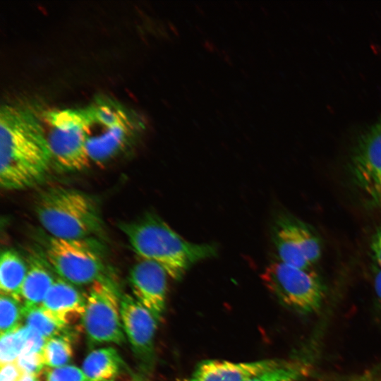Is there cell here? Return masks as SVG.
<instances>
[{
    "label": "cell",
    "instance_id": "1",
    "mask_svg": "<svg viewBox=\"0 0 381 381\" xmlns=\"http://www.w3.org/2000/svg\"><path fill=\"white\" fill-rule=\"evenodd\" d=\"M52 160L45 128L29 109L4 104L0 109V184L6 190L38 183Z\"/></svg>",
    "mask_w": 381,
    "mask_h": 381
},
{
    "label": "cell",
    "instance_id": "2",
    "mask_svg": "<svg viewBox=\"0 0 381 381\" xmlns=\"http://www.w3.org/2000/svg\"><path fill=\"white\" fill-rule=\"evenodd\" d=\"M119 227L141 259L157 263L174 280L181 279L196 262L217 254L214 244L188 241L153 214L123 222Z\"/></svg>",
    "mask_w": 381,
    "mask_h": 381
},
{
    "label": "cell",
    "instance_id": "3",
    "mask_svg": "<svg viewBox=\"0 0 381 381\" xmlns=\"http://www.w3.org/2000/svg\"><path fill=\"white\" fill-rule=\"evenodd\" d=\"M35 212L52 237L87 238L102 227L99 210L94 200L73 188L54 187L40 194Z\"/></svg>",
    "mask_w": 381,
    "mask_h": 381
},
{
    "label": "cell",
    "instance_id": "4",
    "mask_svg": "<svg viewBox=\"0 0 381 381\" xmlns=\"http://www.w3.org/2000/svg\"><path fill=\"white\" fill-rule=\"evenodd\" d=\"M87 114V151L90 162L104 164L126 145L135 123L124 107L102 99L85 107Z\"/></svg>",
    "mask_w": 381,
    "mask_h": 381
},
{
    "label": "cell",
    "instance_id": "5",
    "mask_svg": "<svg viewBox=\"0 0 381 381\" xmlns=\"http://www.w3.org/2000/svg\"><path fill=\"white\" fill-rule=\"evenodd\" d=\"M261 277L282 305L301 315L316 313L325 297V284L312 269L298 268L277 260L265 268Z\"/></svg>",
    "mask_w": 381,
    "mask_h": 381
},
{
    "label": "cell",
    "instance_id": "6",
    "mask_svg": "<svg viewBox=\"0 0 381 381\" xmlns=\"http://www.w3.org/2000/svg\"><path fill=\"white\" fill-rule=\"evenodd\" d=\"M52 160L67 170H81L90 164L86 144L85 107L50 109L44 114Z\"/></svg>",
    "mask_w": 381,
    "mask_h": 381
},
{
    "label": "cell",
    "instance_id": "7",
    "mask_svg": "<svg viewBox=\"0 0 381 381\" xmlns=\"http://www.w3.org/2000/svg\"><path fill=\"white\" fill-rule=\"evenodd\" d=\"M82 322L92 344L121 345L126 335L121 317V296L113 282L104 278L91 284Z\"/></svg>",
    "mask_w": 381,
    "mask_h": 381
},
{
    "label": "cell",
    "instance_id": "8",
    "mask_svg": "<svg viewBox=\"0 0 381 381\" xmlns=\"http://www.w3.org/2000/svg\"><path fill=\"white\" fill-rule=\"evenodd\" d=\"M348 171L364 205L381 209V114L358 137L350 152Z\"/></svg>",
    "mask_w": 381,
    "mask_h": 381
},
{
    "label": "cell",
    "instance_id": "9",
    "mask_svg": "<svg viewBox=\"0 0 381 381\" xmlns=\"http://www.w3.org/2000/svg\"><path fill=\"white\" fill-rule=\"evenodd\" d=\"M45 256L60 278L73 285L92 284L104 277L101 255L87 238L51 236L46 245Z\"/></svg>",
    "mask_w": 381,
    "mask_h": 381
},
{
    "label": "cell",
    "instance_id": "10",
    "mask_svg": "<svg viewBox=\"0 0 381 381\" xmlns=\"http://www.w3.org/2000/svg\"><path fill=\"white\" fill-rule=\"evenodd\" d=\"M274 242L278 260L298 268L311 270L322 255V242L316 231L293 217H281L277 221Z\"/></svg>",
    "mask_w": 381,
    "mask_h": 381
},
{
    "label": "cell",
    "instance_id": "11",
    "mask_svg": "<svg viewBox=\"0 0 381 381\" xmlns=\"http://www.w3.org/2000/svg\"><path fill=\"white\" fill-rule=\"evenodd\" d=\"M121 317L125 335L140 368L150 371L155 361V335L158 322L133 296H121Z\"/></svg>",
    "mask_w": 381,
    "mask_h": 381
},
{
    "label": "cell",
    "instance_id": "12",
    "mask_svg": "<svg viewBox=\"0 0 381 381\" xmlns=\"http://www.w3.org/2000/svg\"><path fill=\"white\" fill-rule=\"evenodd\" d=\"M167 276L162 266L144 259L130 271L129 282L134 298L150 310L157 322L165 310Z\"/></svg>",
    "mask_w": 381,
    "mask_h": 381
},
{
    "label": "cell",
    "instance_id": "13",
    "mask_svg": "<svg viewBox=\"0 0 381 381\" xmlns=\"http://www.w3.org/2000/svg\"><path fill=\"white\" fill-rule=\"evenodd\" d=\"M281 361L272 359L245 363L203 361L184 381H250L273 370Z\"/></svg>",
    "mask_w": 381,
    "mask_h": 381
},
{
    "label": "cell",
    "instance_id": "14",
    "mask_svg": "<svg viewBox=\"0 0 381 381\" xmlns=\"http://www.w3.org/2000/svg\"><path fill=\"white\" fill-rule=\"evenodd\" d=\"M85 305L86 296L59 277L55 279L40 306L49 316L67 328L78 320H82Z\"/></svg>",
    "mask_w": 381,
    "mask_h": 381
},
{
    "label": "cell",
    "instance_id": "15",
    "mask_svg": "<svg viewBox=\"0 0 381 381\" xmlns=\"http://www.w3.org/2000/svg\"><path fill=\"white\" fill-rule=\"evenodd\" d=\"M56 279L45 262L32 257L21 289V302L24 307L40 306Z\"/></svg>",
    "mask_w": 381,
    "mask_h": 381
},
{
    "label": "cell",
    "instance_id": "16",
    "mask_svg": "<svg viewBox=\"0 0 381 381\" xmlns=\"http://www.w3.org/2000/svg\"><path fill=\"white\" fill-rule=\"evenodd\" d=\"M28 269V265L16 251L11 249L2 250L0 256L1 294L21 302V289Z\"/></svg>",
    "mask_w": 381,
    "mask_h": 381
},
{
    "label": "cell",
    "instance_id": "17",
    "mask_svg": "<svg viewBox=\"0 0 381 381\" xmlns=\"http://www.w3.org/2000/svg\"><path fill=\"white\" fill-rule=\"evenodd\" d=\"M123 365L117 351L109 346L90 352L83 363L82 370L91 381H109L119 373Z\"/></svg>",
    "mask_w": 381,
    "mask_h": 381
},
{
    "label": "cell",
    "instance_id": "18",
    "mask_svg": "<svg viewBox=\"0 0 381 381\" xmlns=\"http://www.w3.org/2000/svg\"><path fill=\"white\" fill-rule=\"evenodd\" d=\"M23 318L25 325L38 332L46 339L66 332V327L49 316L40 306L29 308L23 306Z\"/></svg>",
    "mask_w": 381,
    "mask_h": 381
},
{
    "label": "cell",
    "instance_id": "19",
    "mask_svg": "<svg viewBox=\"0 0 381 381\" xmlns=\"http://www.w3.org/2000/svg\"><path fill=\"white\" fill-rule=\"evenodd\" d=\"M42 354L45 365L50 368L66 365L73 356L69 337L61 334L47 339Z\"/></svg>",
    "mask_w": 381,
    "mask_h": 381
},
{
    "label": "cell",
    "instance_id": "20",
    "mask_svg": "<svg viewBox=\"0 0 381 381\" xmlns=\"http://www.w3.org/2000/svg\"><path fill=\"white\" fill-rule=\"evenodd\" d=\"M26 342V326L16 328L1 334L0 363L1 364L16 361L24 351Z\"/></svg>",
    "mask_w": 381,
    "mask_h": 381
},
{
    "label": "cell",
    "instance_id": "21",
    "mask_svg": "<svg viewBox=\"0 0 381 381\" xmlns=\"http://www.w3.org/2000/svg\"><path fill=\"white\" fill-rule=\"evenodd\" d=\"M306 368L294 361H282L273 370L250 381H305L307 376ZM353 381H365L363 377Z\"/></svg>",
    "mask_w": 381,
    "mask_h": 381
},
{
    "label": "cell",
    "instance_id": "22",
    "mask_svg": "<svg viewBox=\"0 0 381 381\" xmlns=\"http://www.w3.org/2000/svg\"><path fill=\"white\" fill-rule=\"evenodd\" d=\"M23 318V303L7 295L0 296V332L1 334L9 332L21 324Z\"/></svg>",
    "mask_w": 381,
    "mask_h": 381
},
{
    "label": "cell",
    "instance_id": "23",
    "mask_svg": "<svg viewBox=\"0 0 381 381\" xmlns=\"http://www.w3.org/2000/svg\"><path fill=\"white\" fill-rule=\"evenodd\" d=\"M46 380L47 381H91L82 369L71 365L49 368L46 373Z\"/></svg>",
    "mask_w": 381,
    "mask_h": 381
},
{
    "label": "cell",
    "instance_id": "24",
    "mask_svg": "<svg viewBox=\"0 0 381 381\" xmlns=\"http://www.w3.org/2000/svg\"><path fill=\"white\" fill-rule=\"evenodd\" d=\"M23 373L38 375L45 366L43 354L23 351L16 361Z\"/></svg>",
    "mask_w": 381,
    "mask_h": 381
},
{
    "label": "cell",
    "instance_id": "25",
    "mask_svg": "<svg viewBox=\"0 0 381 381\" xmlns=\"http://www.w3.org/2000/svg\"><path fill=\"white\" fill-rule=\"evenodd\" d=\"M23 374L16 361L1 365L0 381H18Z\"/></svg>",
    "mask_w": 381,
    "mask_h": 381
},
{
    "label": "cell",
    "instance_id": "26",
    "mask_svg": "<svg viewBox=\"0 0 381 381\" xmlns=\"http://www.w3.org/2000/svg\"><path fill=\"white\" fill-rule=\"evenodd\" d=\"M370 248L372 259L377 268H381V224L372 236Z\"/></svg>",
    "mask_w": 381,
    "mask_h": 381
},
{
    "label": "cell",
    "instance_id": "27",
    "mask_svg": "<svg viewBox=\"0 0 381 381\" xmlns=\"http://www.w3.org/2000/svg\"><path fill=\"white\" fill-rule=\"evenodd\" d=\"M374 290L378 313L381 316V268H377L374 277Z\"/></svg>",
    "mask_w": 381,
    "mask_h": 381
},
{
    "label": "cell",
    "instance_id": "28",
    "mask_svg": "<svg viewBox=\"0 0 381 381\" xmlns=\"http://www.w3.org/2000/svg\"><path fill=\"white\" fill-rule=\"evenodd\" d=\"M18 381H38L37 375L23 374Z\"/></svg>",
    "mask_w": 381,
    "mask_h": 381
},
{
    "label": "cell",
    "instance_id": "29",
    "mask_svg": "<svg viewBox=\"0 0 381 381\" xmlns=\"http://www.w3.org/2000/svg\"><path fill=\"white\" fill-rule=\"evenodd\" d=\"M109 381H114V380H109ZM135 381H141V380H135Z\"/></svg>",
    "mask_w": 381,
    "mask_h": 381
}]
</instances>
